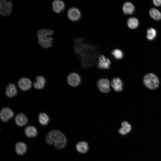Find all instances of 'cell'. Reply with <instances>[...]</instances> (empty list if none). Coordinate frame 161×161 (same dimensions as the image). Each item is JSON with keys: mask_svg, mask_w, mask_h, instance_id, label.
Instances as JSON below:
<instances>
[{"mask_svg": "<svg viewBox=\"0 0 161 161\" xmlns=\"http://www.w3.org/2000/svg\"><path fill=\"white\" fill-rule=\"evenodd\" d=\"M74 48L83 67L92 66L96 64L99 56L98 50L96 47L85 43L81 38H78L75 40Z\"/></svg>", "mask_w": 161, "mask_h": 161, "instance_id": "obj_1", "label": "cell"}, {"mask_svg": "<svg viewBox=\"0 0 161 161\" xmlns=\"http://www.w3.org/2000/svg\"><path fill=\"white\" fill-rule=\"evenodd\" d=\"M45 140L49 145L54 144L55 147L58 149L63 148L66 143L65 137L57 130H53L49 132L46 137Z\"/></svg>", "mask_w": 161, "mask_h": 161, "instance_id": "obj_2", "label": "cell"}, {"mask_svg": "<svg viewBox=\"0 0 161 161\" xmlns=\"http://www.w3.org/2000/svg\"><path fill=\"white\" fill-rule=\"evenodd\" d=\"M53 34L52 30L48 29H41L37 32V37L38 44L43 48H48L52 45L53 38L50 37Z\"/></svg>", "mask_w": 161, "mask_h": 161, "instance_id": "obj_3", "label": "cell"}, {"mask_svg": "<svg viewBox=\"0 0 161 161\" xmlns=\"http://www.w3.org/2000/svg\"><path fill=\"white\" fill-rule=\"evenodd\" d=\"M144 83L148 88L151 89H155L158 86L159 80L155 75L149 73L146 75L144 77Z\"/></svg>", "mask_w": 161, "mask_h": 161, "instance_id": "obj_4", "label": "cell"}, {"mask_svg": "<svg viewBox=\"0 0 161 161\" xmlns=\"http://www.w3.org/2000/svg\"><path fill=\"white\" fill-rule=\"evenodd\" d=\"M12 3L7 0H0V14L3 16H7L12 12Z\"/></svg>", "mask_w": 161, "mask_h": 161, "instance_id": "obj_5", "label": "cell"}, {"mask_svg": "<svg viewBox=\"0 0 161 161\" xmlns=\"http://www.w3.org/2000/svg\"><path fill=\"white\" fill-rule=\"evenodd\" d=\"M68 18L72 21L79 20L81 17L80 11L76 8L73 7L70 8L67 13Z\"/></svg>", "mask_w": 161, "mask_h": 161, "instance_id": "obj_6", "label": "cell"}, {"mask_svg": "<svg viewBox=\"0 0 161 161\" xmlns=\"http://www.w3.org/2000/svg\"><path fill=\"white\" fill-rule=\"evenodd\" d=\"M13 115V112L10 109L5 107L3 108L1 110L0 117L3 122H6L11 118Z\"/></svg>", "mask_w": 161, "mask_h": 161, "instance_id": "obj_7", "label": "cell"}, {"mask_svg": "<svg viewBox=\"0 0 161 161\" xmlns=\"http://www.w3.org/2000/svg\"><path fill=\"white\" fill-rule=\"evenodd\" d=\"M97 87L101 92L107 93L110 90V83L107 79H99L97 83Z\"/></svg>", "mask_w": 161, "mask_h": 161, "instance_id": "obj_8", "label": "cell"}, {"mask_svg": "<svg viewBox=\"0 0 161 161\" xmlns=\"http://www.w3.org/2000/svg\"><path fill=\"white\" fill-rule=\"evenodd\" d=\"M98 67L102 69H107L109 68L111 64L110 60L103 55H100L98 58Z\"/></svg>", "mask_w": 161, "mask_h": 161, "instance_id": "obj_9", "label": "cell"}, {"mask_svg": "<svg viewBox=\"0 0 161 161\" xmlns=\"http://www.w3.org/2000/svg\"><path fill=\"white\" fill-rule=\"evenodd\" d=\"M67 82L70 85L76 86L80 83V78L78 74L74 73H71L68 77Z\"/></svg>", "mask_w": 161, "mask_h": 161, "instance_id": "obj_10", "label": "cell"}, {"mask_svg": "<svg viewBox=\"0 0 161 161\" xmlns=\"http://www.w3.org/2000/svg\"><path fill=\"white\" fill-rule=\"evenodd\" d=\"M31 85V80L27 78H22L20 79L18 82L19 87L23 91H26L30 89Z\"/></svg>", "mask_w": 161, "mask_h": 161, "instance_id": "obj_11", "label": "cell"}, {"mask_svg": "<svg viewBox=\"0 0 161 161\" xmlns=\"http://www.w3.org/2000/svg\"><path fill=\"white\" fill-rule=\"evenodd\" d=\"M52 9L55 13H60L64 10L65 5L64 3L61 0L54 1L52 3Z\"/></svg>", "mask_w": 161, "mask_h": 161, "instance_id": "obj_12", "label": "cell"}, {"mask_svg": "<svg viewBox=\"0 0 161 161\" xmlns=\"http://www.w3.org/2000/svg\"><path fill=\"white\" fill-rule=\"evenodd\" d=\"M15 121L16 124L19 126H22L25 125L27 122V119L26 116L22 113L17 114L15 117Z\"/></svg>", "mask_w": 161, "mask_h": 161, "instance_id": "obj_13", "label": "cell"}, {"mask_svg": "<svg viewBox=\"0 0 161 161\" xmlns=\"http://www.w3.org/2000/svg\"><path fill=\"white\" fill-rule=\"evenodd\" d=\"M111 84L115 91L119 92L122 90V83L119 78H114L112 80Z\"/></svg>", "mask_w": 161, "mask_h": 161, "instance_id": "obj_14", "label": "cell"}, {"mask_svg": "<svg viewBox=\"0 0 161 161\" xmlns=\"http://www.w3.org/2000/svg\"><path fill=\"white\" fill-rule=\"evenodd\" d=\"M6 95L9 97H12L16 95L17 90L15 85L12 83H10L6 88Z\"/></svg>", "mask_w": 161, "mask_h": 161, "instance_id": "obj_15", "label": "cell"}, {"mask_svg": "<svg viewBox=\"0 0 161 161\" xmlns=\"http://www.w3.org/2000/svg\"><path fill=\"white\" fill-rule=\"evenodd\" d=\"M27 146L25 144L22 142L16 143L15 146V150L16 153L19 155H22L26 152Z\"/></svg>", "mask_w": 161, "mask_h": 161, "instance_id": "obj_16", "label": "cell"}, {"mask_svg": "<svg viewBox=\"0 0 161 161\" xmlns=\"http://www.w3.org/2000/svg\"><path fill=\"white\" fill-rule=\"evenodd\" d=\"M134 8L133 4L130 2H125L122 7L124 13L126 14H131L134 12Z\"/></svg>", "mask_w": 161, "mask_h": 161, "instance_id": "obj_17", "label": "cell"}, {"mask_svg": "<svg viewBox=\"0 0 161 161\" xmlns=\"http://www.w3.org/2000/svg\"><path fill=\"white\" fill-rule=\"evenodd\" d=\"M26 135L28 137H35L37 134V131L35 127L32 126L27 127L24 130Z\"/></svg>", "mask_w": 161, "mask_h": 161, "instance_id": "obj_18", "label": "cell"}, {"mask_svg": "<svg viewBox=\"0 0 161 161\" xmlns=\"http://www.w3.org/2000/svg\"><path fill=\"white\" fill-rule=\"evenodd\" d=\"M121 125L122 127L119 130V132L122 135H125L131 131V125L127 122H123Z\"/></svg>", "mask_w": 161, "mask_h": 161, "instance_id": "obj_19", "label": "cell"}, {"mask_svg": "<svg viewBox=\"0 0 161 161\" xmlns=\"http://www.w3.org/2000/svg\"><path fill=\"white\" fill-rule=\"evenodd\" d=\"M36 82L34 84V87L38 89L43 88L45 83V78L43 76H38L36 77Z\"/></svg>", "mask_w": 161, "mask_h": 161, "instance_id": "obj_20", "label": "cell"}, {"mask_svg": "<svg viewBox=\"0 0 161 161\" xmlns=\"http://www.w3.org/2000/svg\"><path fill=\"white\" fill-rule=\"evenodd\" d=\"M76 148L79 152L84 153L88 150V145L87 143L84 141L79 142L76 145Z\"/></svg>", "mask_w": 161, "mask_h": 161, "instance_id": "obj_21", "label": "cell"}, {"mask_svg": "<svg viewBox=\"0 0 161 161\" xmlns=\"http://www.w3.org/2000/svg\"><path fill=\"white\" fill-rule=\"evenodd\" d=\"M149 14L151 16L154 20H158L161 18L160 12L155 8L151 9L149 11Z\"/></svg>", "mask_w": 161, "mask_h": 161, "instance_id": "obj_22", "label": "cell"}, {"mask_svg": "<svg viewBox=\"0 0 161 161\" xmlns=\"http://www.w3.org/2000/svg\"><path fill=\"white\" fill-rule=\"evenodd\" d=\"M38 120L39 122L42 125H47L49 120L48 116L44 113H40L39 115Z\"/></svg>", "mask_w": 161, "mask_h": 161, "instance_id": "obj_23", "label": "cell"}, {"mask_svg": "<svg viewBox=\"0 0 161 161\" xmlns=\"http://www.w3.org/2000/svg\"><path fill=\"white\" fill-rule=\"evenodd\" d=\"M127 24L129 27L132 29L136 28L138 26L139 22L137 19L132 17L129 18L127 20Z\"/></svg>", "mask_w": 161, "mask_h": 161, "instance_id": "obj_24", "label": "cell"}, {"mask_svg": "<svg viewBox=\"0 0 161 161\" xmlns=\"http://www.w3.org/2000/svg\"><path fill=\"white\" fill-rule=\"evenodd\" d=\"M156 35V30L153 28H150L147 31V38L149 40H153Z\"/></svg>", "mask_w": 161, "mask_h": 161, "instance_id": "obj_25", "label": "cell"}, {"mask_svg": "<svg viewBox=\"0 0 161 161\" xmlns=\"http://www.w3.org/2000/svg\"><path fill=\"white\" fill-rule=\"evenodd\" d=\"M112 55L117 59H121L123 57V53L120 49H115L112 52Z\"/></svg>", "mask_w": 161, "mask_h": 161, "instance_id": "obj_26", "label": "cell"}, {"mask_svg": "<svg viewBox=\"0 0 161 161\" xmlns=\"http://www.w3.org/2000/svg\"><path fill=\"white\" fill-rule=\"evenodd\" d=\"M153 2L154 5L157 6H160L161 5V0H154Z\"/></svg>", "mask_w": 161, "mask_h": 161, "instance_id": "obj_27", "label": "cell"}]
</instances>
